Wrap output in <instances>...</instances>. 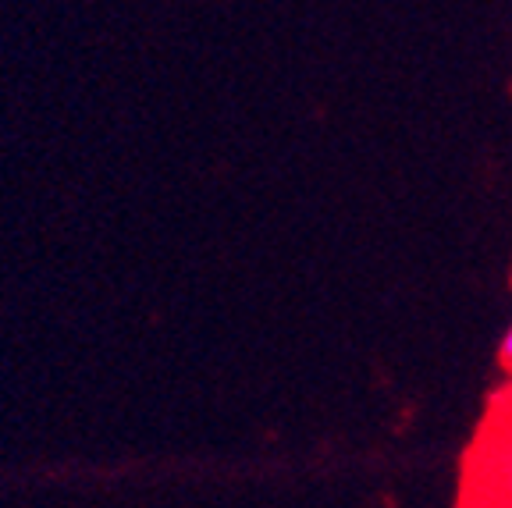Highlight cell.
I'll return each instance as SVG.
<instances>
[{
	"instance_id": "6da1fadb",
	"label": "cell",
	"mask_w": 512,
	"mask_h": 508,
	"mask_svg": "<svg viewBox=\"0 0 512 508\" xmlns=\"http://www.w3.org/2000/svg\"><path fill=\"white\" fill-rule=\"evenodd\" d=\"M498 356H502L505 370H512V324H509V327H505V334H502V342H498Z\"/></svg>"
},
{
	"instance_id": "7a4b0ae2",
	"label": "cell",
	"mask_w": 512,
	"mask_h": 508,
	"mask_svg": "<svg viewBox=\"0 0 512 508\" xmlns=\"http://www.w3.org/2000/svg\"><path fill=\"white\" fill-rule=\"evenodd\" d=\"M505 448H509V452H505V466L512 469V445H505ZM509 484H512V477H509Z\"/></svg>"
}]
</instances>
